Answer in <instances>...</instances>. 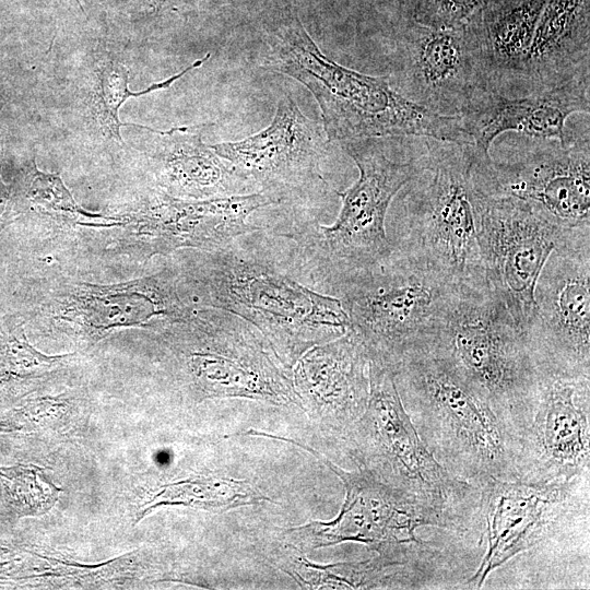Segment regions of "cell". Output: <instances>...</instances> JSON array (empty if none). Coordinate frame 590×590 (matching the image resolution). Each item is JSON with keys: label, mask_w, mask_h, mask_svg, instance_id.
<instances>
[{"label": "cell", "mask_w": 590, "mask_h": 590, "mask_svg": "<svg viewBox=\"0 0 590 590\" xmlns=\"http://www.w3.org/2000/svg\"><path fill=\"white\" fill-rule=\"evenodd\" d=\"M534 299L526 337L541 373L590 378V243L551 253Z\"/></svg>", "instance_id": "cell-15"}, {"label": "cell", "mask_w": 590, "mask_h": 590, "mask_svg": "<svg viewBox=\"0 0 590 590\" xmlns=\"http://www.w3.org/2000/svg\"><path fill=\"white\" fill-rule=\"evenodd\" d=\"M204 126L151 130L146 156L156 189L186 200L259 192L233 164L203 143Z\"/></svg>", "instance_id": "cell-22"}, {"label": "cell", "mask_w": 590, "mask_h": 590, "mask_svg": "<svg viewBox=\"0 0 590 590\" xmlns=\"http://www.w3.org/2000/svg\"><path fill=\"white\" fill-rule=\"evenodd\" d=\"M582 514H589V472L547 484L486 481L480 485V542L486 547L465 586L480 589L495 569L553 539Z\"/></svg>", "instance_id": "cell-14"}, {"label": "cell", "mask_w": 590, "mask_h": 590, "mask_svg": "<svg viewBox=\"0 0 590 590\" xmlns=\"http://www.w3.org/2000/svg\"><path fill=\"white\" fill-rule=\"evenodd\" d=\"M0 480L10 504L23 516H38L49 511L61 492L35 465L0 468Z\"/></svg>", "instance_id": "cell-29"}, {"label": "cell", "mask_w": 590, "mask_h": 590, "mask_svg": "<svg viewBox=\"0 0 590 590\" xmlns=\"http://www.w3.org/2000/svg\"><path fill=\"white\" fill-rule=\"evenodd\" d=\"M76 2V4L83 10L82 5H81V2L80 0H74Z\"/></svg>", "instance_id": "cell-33"}, {"label": "cell", "mask_w": 590, "mask_h": 590, "mask_svg": "<svg viewBox=\"0 0 590 590\" xmlns=\"http://www.w3.org/2000/svg\"><path fill=\"white\" fill-rule=\"evenodd\" d=\"M413 425L436 460L477 487L514 481L515 441L486 399L427 347L408 353L394 370Z\"/></svg>", "instance_id": "cell-3"}, {"label": "cell", "mask_w": 590, "mask_h": 590, "mask_svg": "<svg viewBox=\"0 0 590 590\" xmlns=\"http://www.w3.org/2000/svg\"><path fill=\"white\" fill-rule=\"evenodd\" d=\"M329 141L323 128L303 114L294 98L283 94L270 125L237 141L211 144L257 188L281 201L318 184Z\"/></svg>", "instance_id": "cell-19"}, {"label": "cell", "mask_w": 590, "mask_h": 590, "mask_svg": "<svg viewBox=\"0 0 590 590\" xmlns=\"http://www.w3.org/2000/svg\"><path fill=\"white\" fill-rule=\"evenodd\" d=\"M264 66L302 83L315 97L329 142L362 138L424 137L469 143L459 116L439 115L374 76L327 57L292 11L267 34Z\"/></svg>", "instance_id": "cell-2"}, {"label": "cell", "mask_w": 590, "mask_h": 590, "mask_svg": "<svg viewBox=\"0 0 590 590\" xmlns=\"http://www.w3.org/2000/svg\"><path fill=\"white\" fill-rule=\"evenodd\" d=\"M412 22L433 28L467 25L480 9L481 0H404Z\"/></svg>", "instance_id": "cell-30"}, {"label": "cell", "mask_w": 590, "mask_h": 590, "mask_svg": "<svg viewBox=\"0 0 590 590\" xmlns=\"http://www.w3.org/2000/svg\"><path fill=\"white\" fill-rule=\"evenodd\" d=\"M269 498L248 481L199 477L164 485L143 509V515L161 505H182L212 511H224L255 505Z\"/></svg>", "instance_id": "cell-28"}, {"label": "cell", "mask_w": 590, "mask_h": 590, "mask_svg": "<svg viewBox=\"0 0 590 590\" xmlns=\"http://www.w3.org/2000/svg\"><path fill=\"white\" fill-rule=\"evenodd\" d=\"M369 396L349 439L358 468L449 519L461 534L480 527V487L449 473L421 439L394 373L369 362Z\"/></svg>", "instance_id": "cell-6"}, {"label": "cell", "mask_w": 590, "mask_h": 590, "mask_svg": "<svg viewBox=\"0 0 590 590\" xmlns=\"http://www.w3.org/2000/svg\"><path fill=\"white\" fill-rule=\"evenodd\" d=\"M427 347L489 403L515 441L536 410L542 373L526 334L488 283L458 286Z\"/></svg>", "instance_id": "cell-4"}, {"label": "cell", "mask_w": 590, "mask_h": 590, "mask_svg": "<svg viewBox=\"0 0 590 590\" xmlns=\"http://www.w3.org/2000/svg\"><path fill=\"white\" fill-rule=\"evenodd\" d=\"M295 364L294 388L299 400L349 438L369 396V359L359 339L349 329L307 350Z\"/></svg>", "instance_id": "cell-21"}, {"label": "cell", "mask_w": 590, "mask_h": 590, "mask_svg": "<svg viewBox=\"0 0 590 590\" xmlns=\"http://www.w3.org/2000/svg\"><path fill=\"white\" fill-rule=\"evenodd\" d=\"M260 434L309 451L322 460L344 484V503L334 519L312 521L286 531L304 548L357 542L394 560L423 564L444 562L445 558L437 550L416 538V531L421 527H435L460 533L445 516L406 498L361 468L346 471L297 440Z\"/></svg>", "instance_id": "cell-10"}, {"label": "cell", "mask_w": 590, "mask_h": 590, "mask_svg": "<svg viewBox=\"0 0 590 590\" xmlns=\"http://www.w3.org/2000/svg\"><path fill=\"white\" fill-rule=\"evenodd\" d=\"M194 309L181 292L172 266L116 283L70 278L49 281L39 295L35 317L48 330L60 331L80 344L93 346L114 331L153 330L186 318Z\"/></svg>", "instance_id": "cell-12"}, {"label": "cell", "mask_w": 590, "mask_h": 590, "mask_svg": "<svg viewBox=\"0 0 590 590\" xmlns=\"http://www.w3.org/2000/svg\"><path fill=\"white\" fill-rule=\"evenodd\" d=\"M155 330L180 361L199 398H247L274 404L299 403L286 367L264 337L243 318L196 308Z\"/></svg>", "instance_id": "cell-9"}, {"label": "cell", "mask_w": 590, "mask_h": 590, "mask_svg": "<svg viewBox=\"0 0 590 590\" xmlns=\"http://www.w3.org/2000/svg\"><path fill=\"white\" fill-rule=\"evenodd\" d=\"M281 204L259 191L205 200H186L154 189L116 215L105 236L106 250L127 260L148 261L184 249L214 250L262 227L249 217L259 209Z\"/></svg>", "instance_id": "cell-11"}, {"label": "cell", "mask_w": 590, "mask_h": 590, "mask_svg": "<svg viewBox=\"0 0 590 590\" xmlns=\"http://www.w3.org/2000/svg\"><path fill=\"white\" fill-rule=\"evenodd\" d=\"M33 211L47 216L48 225L99 228L111 215L91 213L80 206L64 186L59 174L40 172L33 158L23 169L11 193L12 213Z\"/></svg>", "instance_id": "cell-26"}, {"label": "cell", "mask_w": 590, "mask_h": 590, "mask_svg": "<svg viewBox=\"0 0 590 590\" xmlns=\"http://www.w3.org/2000/svg\"><path fill=\"white\" fill-rule=\"evenodd\" d=\"M394 88L430 111L459 116L472 95L489 86L474 26L433 28L412 22L397 39Z\"/></svg>", "instance_id": "cell-18"}, {"label": "cell", "mask_w": 590, "mask_h": 590, "mask_svg": "<svg viewBox=\"0 0 590 590\" xmlns=\"http://www.w3.org/2000/svg\"><path fill=\"white\" fill-rule=\"evenodd\" d=\"M534 142L511 162L480 157L476 174L483 190L524 201L564 227L590 231L589 134Z\"/></svg>", "instance_id": "cell-16"}, {"label": "cell", "mask_w": 590, "mask_h": 590, "mask_svg": "<svg viewBox=\"0 0 590 590\" xmlns=\"http://www.w3.org/2000/svg\"><path fill=\"white\" fill-rule=\"evenodd\" d=\"M590 0H546L520 80L528 94L589 75Z\"/></svg>", "instance_id": "cell-23"}, {"label": "cell", "mask_w": 590, "mask_h": 590, "mask_svg": "<svg viewBox=\"0 0 590 590\" xmlns=\"http://www.w3.org/2000/svg\"><path fill=\"white\" fill-rule=\"evenodd\" d=\"M11 210V193L0 178V229L5 224Z\"/></svg>", "instance_id": "cell-31"}, {"label": "cell", "mask_w": 590, "mask_h": 590, "mask_svg": "<svg viewBox=\"0 0 590 590\" xmlns=\"http://www.w3.org/2000/svg\"><path fill=\"white\" fill-rule=\"evenodd\" d=\"M590 75L519 97H509L491 86L475 90L459 117L474 148L489 155L492 142L515 131L533 140H567L565 123L578 113L589 115Z\"/></svg>", "instance_id": "cell-20"}, {"label": "cell", "mask_w": 590, "mask_h": 590, "mask_svg": "<svg viewBox=\"0 0 590 590\" xmlns=\"http://www.w3.org/2000/svg\"><path fill=\"white\" fill-rule=\"evenodd\" d=\"M284 565L285 571L306 588L328 589H418L433 585L440 566L400 562L378 555L358 563L327 566L311 564L302 556Z\"/></svg>", "instance_id": "cell-25"}, {"label": "cell", "mask_w": 590, "mask_h": 590, "mask_svg": "<svg viewBox=\"0 0 590 590\" xmlns=\"http://www.w3.org/2000/svg\"><path fill=\"white\" fill-rule=\"evenodd\" d=\"M181 251L173 267L193 308L220 309L248 321L287 368L309 347L351 327L340 298L292 278L255 243V232L214 250Z\"/></svg>", "instance_id": "cell-1"}, {"label": "cell", "mask_w": 590, "mask_h": 590, "mask_svg": "<svg viewBox=\"0 0 590 590\" xmlns=\"http://www.w3.org/2000/svg\"><path fill=\"white\" fill-rule=\"evenodd\" d=\"M476 225L487 283L526 334L535 311L534 288L548 257L558 247L590 243V231L564 227L524 201L492 196L483 188Z\"/></svg>", "instance_id": "cell-13"}, {"label": "cell", "mask_w": 590, "mask_h": 590, "mask_svg": "<svg viewBox=\"0 0 590 590\" xmlns=\"http://www.w3.org/2000/svg\"><path fill=\"white\" fill-rule=\"evenodd\" d=\"M473 144L425 140L420 172L401 194L389 237L458 286L487 283L477 241L476 206L482 191Z\"/></svg>", "instance_id": "cell-5"}, {"label": "cell", "mask_w": 590, "mask_h": 590, "mask_svg": "<svg viewBox=\"0 0 590 590\" xmlns=\"http://www.w3.org/2000/svg\"><path fill=\"white\" fill-rule=\"evenodd\" d=\"M334 287L369 362L394 373L408 353L428 343L458 285L393 248Z\"/></svg>", "instance_id": "cell-7"}, {"label": "cell", "mask_w": 590, "mask_h": 590, "mask_svg": "<svg viewBox=\"0 0 590 590\" xmlns=\"http://www.w3.org/2000/svg\"><path fill=\"white\" fill-rule=\"evenodd\" d=\"M209 57L210 54H206L203 58L196 60L180 72L164 81L153 83L148 88L139 92L129 90V71L122 62L110 55L99 58L95 66L94 84L90 97L92 116L105 135L122 143L120 128L128 126V123L119 120V109L122 104L129 97H137L169 87L175 81L188 72L201 67Z\"/></svg>", "instance_id": "cell-27"}, {"label": "cell", "mask_w": 590, "mask_h": 590, "mask_svg": "<svg viewBox=\"0 0 590 590\" xmlns=\"http://www.w3.org/2000/svg\"><path fill=\"white\" fill-rule=\"evenodd\" d=\"M590 468V378L542 373L533 418L518 438L515 479L570 481Z\"/></svg>", "instance_id": "cell-17"}, {"label": "cell", "mask_w": 590, "mask_h": 590, "mask_svg": "<svg viewBox=\"0 0 590 590\" xmlns=\"http://www.w3.org/2000/svg\"><path fill=\"white\" fill-rule=\"evenodd\" d=\"M546 0H481L471 19L489 86L520 80Z\"/></svg>", "instance_id": "cell-24"}, {"label": "cell", "mask_w": 590, "mask_h": 590, "mask_svg": "<svg viewBox=\"0 0 590 590\" xmlns=\"http://www.w3.org/2000/svg\"><path fill=\"white\" fill-rule=\"evenodd\" d=\"M145 7L154 12L164 9L172 0H140Z\"/></svg>", "instance_id": "cell-32"}, {"label": "cell", "mask_w": 590, "mask_h": 590, "mask_svg": "<svg viewBox=\"0 0 590 590\" xmlns=\"http://www.w3.org/2000/svg\"><path fill=\"white\" fill-rule=\"evenodd\" d=\"M340 143L359 176L345 191L337 192L342 200L338 219L330 226L318 225L312 232L292 234L333 286L392 252L386 229L388 210L394 197L420 172L425 156V150L409 153L404 148H393L385 138Z\"/></svg>", "instance_id": "cell-8"}]
</instances>
